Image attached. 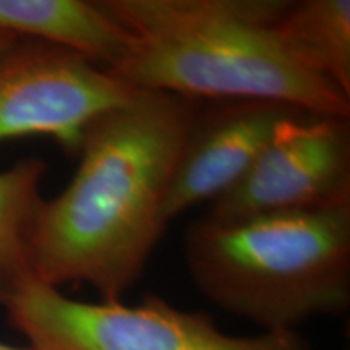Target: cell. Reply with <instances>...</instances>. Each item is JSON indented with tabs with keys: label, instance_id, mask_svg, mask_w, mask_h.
<instances>
[{
	"label": "cell",
	"instance_id": "6da1fadb",
	"mask_svg": "<svg viewBox=\"0 0 350 350\" xmlns=\"http://www.w3.org/2000/svg\"><path fill=\"white\" fill-rule=\"evenodd\" d=\"M198 112L196 99L138 90L88 125L75 175L34 216L36 281L90 284L103 301H122L167 227L169 188Z\"/></svg>",
	"mask_w": 350,
	"mask_h": 350
},
{
	"label": "cell",
	"instance_id": "7a4b0ae2",
	"mask_svg": "<svg viewBox=\"0 0 350 350\" xmlns=\"http://www.w3.org/2000/svg\"><path fill=\"white\" fill-rule=\"evenodd\" d=\"M133 36L112 75L143 91L200 100H278L350 117V98L292 51L278 21L284 0H100Z\"/></svg>",
	"mask_w": 350,
	"mask_h": 350
},
{
	"label": "cell",
	"instance_id": "3957f363",
	"mask_svg": "<svg viewBox=\"0 0 350 350\" xmlns=\"http://www.w3.org/2000/svg\"><path fill=\"white\" fill-rule=\"evenodd\" d=\"M196 287L219 308L265 331H295L350 301V204L221 222L195 221L185 235Z\"/></svg>",
	"mask_w": 350,
	"mask_h": 350
},
{
	"label": "cell",
	"instance_id": "277c9868",
	"mask_svg": "<svg viewBox=\"0 0 350 350\" xmlns=\"http://www.w3.org/2000/svg\"><path fill=\"white\" fill-rule=\"evenodd\" d=\"M5 310L31 350H312L297 331L229 336L209 314L183 312L157 295L135 305L91 304L34 278Z\"/></svg>",
	"mask_w": 350,
	"mask_h": 350
},
{
	"label": "cell",
	"instance_id": "5b68a950",
	"mask_svg": "<svg viewBox=\"0 0 350 350\" xmlns=\"http://www.w3.org/2000/svg\"><path fill=\"white\" fill-rule=\"evenodd\" d=\"M137 91L75 52L20 39L0 55V143L49 137L78 154L88 125Z\"/></svg>",
	"mask_w": 350,
	"mask_h": 350
},
{
	"label": "cell",
	"instance_id": "8992f818",
	"mask_svg": "<svg viewBox=\"0 0 350 350\" xmlns=\"http://www.w3.org/2000/svg\"><path fill=\"white\" fill-rule=\"evenodd\" d=\"M350 204L349 117L295 112L237 185L213 201L206 217L229 222L274 213Z\"/></svg>",
	"mask_w": 350,
	"mask_h": 350
},
{
	"label": "cell",
	"instance_id": "52a82bcc",
	"mask_svg": "<svg viewBox=\"0 0 350 350\" xmlns=\"http://www.w3.org/2000/svg\"><path fill=\"white\" fill-rule=\"evenodd\" d=\"M295 112L300 109L266 99L216 100L206 111L200 109L169 188L167 224L230 191L256 163L279 122Z\"/></svg>",
	"mask_w": 350,
	"mask_h": 350
},
{
	"label": "cell",
	"instance_id": "ba28073f",
	"mask_svg": "<svg viewBox=\"0 0 350 350\" xmlns=\"http://www.w3.org/2000/svg\"><path fill=\"white\" fill-rule=\"evenodd\" d=\"M0 33L64 47L107 72L133 41L98 2L85 0H0Z\"/></svg>",
	"mask_w": 350,
	"mask_h": 350
},
{
	"label": "cell",
	"instance_id": "9c48e42d",
	"mask_svg": "<svg viewBox=\"0 0 350 350\" xmlns=\"http://www.w3.org/2000/svg\"><path fill=\"white\" fill-rule=\"evenodd\" d=\"M279 33L304 62L350 98V2H288Z\"/></svg>",
	"mask_w": 350,
	"mask_h": 350
},
{
	"label": "cell",
	"instance_id": "30bf717a",
	"mask_svg": "<svg viewBox=\"0 0 350 350\" xmlns=\"http://www.w3.org/2000/svg\"><path fill=\"white\" fill-rule=\"evenodd\" d=\"M47 165L38 157L18 161L0 172V306L33 279L29 232L41 204Z\"/></svg>",
	"mask_w": 350,
	"mask_h": 350
},
{
	"label": "cell",
	"instance_id": "8fae6325",
	"mask_svg": "<svg viewBox=\"0 0 350 350\" xmlns=\"http://www.w3.org/2000/svg\"><path fill=\"white\" fill-rule=\"evenodd\" d=\"M20 39L12 36V34H5V33H0V55L5 54V52L10 49L15 42H18Z\"/></svg>",
	"mask_w": 350,
	"mask_h": 350
},
{
	"label": "cell",
	"instance_id": "7c38bea8",
	"mask_svg": "<svg viewBox=\"0 0 350 350\" xmlns=\"http://www.w3.org/2000/svg\"><path fill=\"white\" fill-rule=\"evenodd\" d=\"M0 350H31L29 347H15V345L0 342Z\"/></svg>",
	"mask_w": 350,
	"mask_h": 350
}]
</instances>
